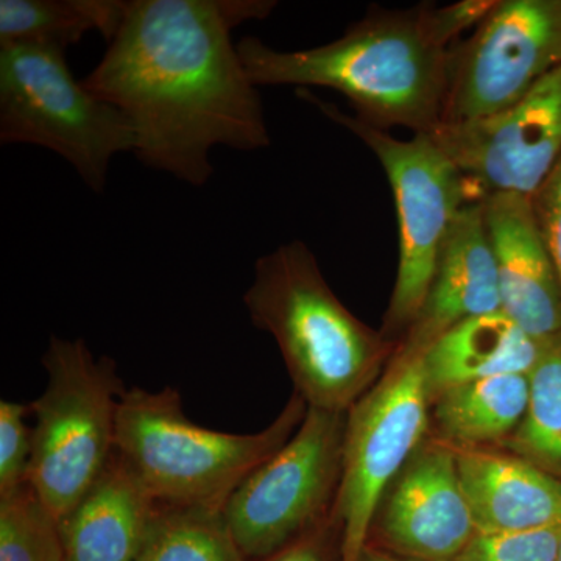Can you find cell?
<instances>
[{"label": "cell", "instance_id": "cell-24", "mask_svg": "<svg viewBox=\"0 0 561 561\" xmlns=\"http://www.w3.org/2000/svg\"><path fill=\"white\" fill-rule=\"evenodd\" d=\"M31 405L0 401V496L28 483L32 461Z\"/></svg>", "mask_w": 561, "mask_h": 561}, {"label": "cell", "instance_id": "cell-14", "mask_svg": "<svg viewBox=\"0 0 561 561\" xmlns=\"http://www.w3.org/2000/svg\"><path fill=\"white\" fill-rule=\"evenodd\" d=\"M482 201L468 203L457 214L426 300L398 345L424 353L461 321L502 311L496 260Z\"/></svg>", "mask_w": 561, "mask_h": 561}, {"label": "cell", "instance_id": "cell-6", "mask_svg": "<svg viewBox=\"0 0 561 561\" xmlns=\"http://www.w3.org/2000/svg\"><path fill=\"white\" fill-rule=\"evenodd\" d=\"M300 94L364 140L389 176L400 224V265L382 334L400 343L426 300L457 214L468 203L482 201L483 195L430 135L393 138L311 92Z\"/></svg>", "mask_w": 561, "mask_h": 561}, {"label": "cell", "instance_id": "cell-19", "mask_svg": "<svg viewBox=\"0 0 561 561\" xmlns=\"http://www.w3.org/2000/svg\"><path fill=\"white\" fill-rule=\"evenodd\" d=\"M124 0H0V46L65 51L88 33L111 39L119 31Z\"/></svg>", "mask_w": 561, "mask_h": 561}, {"label": "cell", "instance_id": "cell-5", "mask_svg": "<svg viewBox=\"0 0 561 561\" xmlns=\"http://www.w3.org/2000/svg\"><path fill=\"white\" fill-rule=\"evenodd\" d=\"M46 389L31 404L28 485L60 522L116 453L124 382L117 364L83 339L51 335L43 356Z\"/></svg>", "mask_w": 561, "mask_h": 561}, {"label": "cell", "instance_id": "cell-2", "mask_svg": "<svg viewBox=\"0 0 561 561\" xmlns=\"http://www.w3.org/2000/svg\"><path fill=\"white\" fill-rule=\"evenodd\" d=\"M493 5L465 0L443 9L376 10L324 46L284 51L247 36L238 50L256 87L328 88L373 127L431 135L442 125L453 43Z\"/></svg>", "mask_w": 561, "mask_h": 561}, {"label": "cell", "instance_id": "cell-20", "mask_svg": "<svg viewBox=\"0 0 561 561\" xmlns=\"http://www.w3.org/2000/svg\"><path fill=\"white\" fill-rule=\"evenodd\" d=\"M561 481V337L541 345L529 373V405L500 446Z\"/></svg>", "mask_w": 561, "mask_h": 561}, {"label": "cell", "instance_id": "cell-26", "mask_svg": "<svg viewBox=\"0 0 561 561\" xmlns=\"http://www.w3.org/2000/svg\"><path fill=\"white\" fill-rule=\"evenodd\" d=\"M334 545H341V531L331 516L297 541L261 561H332Z\"/></svg>", "mask_w": 561, "mask_h": 561}, {"label": "cell", "instance_id": "cell-21", "mask_svg": "<svg viewBox=\"0 0 561 561\" xmlns=\"http://www.w3.org/2000/svg\"><path fill=\"white\" fill-rule=\"evenodd\" d=\"M136 561H249L221 511L160 505Z\"/></svg>", "mask_w": 561, "mask_h": 561}, {"label": "cell", "instance_id": "cell-25", "mask_svg": "<svg viewBox=\"0 0 561 561\" xmlns=\"http://www.w3.org/2000/svg\"><path fill=\"white\" fill-rule=\"evenodd\" d=\"M531 205L561 286V158L540 190L531 195Z\"/></svg>", "mask_w": 561, "mask_h": 561}, {"label": "cell", "instance_id": "cell-8", "mask_svg": "<svg viewBox=\"0 0 561 561\" xmlns=\"http://www.w3.org/2000/svg\"><path fill=\"white\" fill-rule=\"evenodd\" d=\"M430 430L423 351L398 345L379 381L346 412L341 485L331 513L341 531V561H360L383 494Z\"/></svg>", "mask_w": 561, "mask_h": 561}, {"label": "cell", "instance_id": "cell-12", "mask_svg": "<svg viewBox=\"0 0 561 561\" xmlns=\"http://www.w3.org/2000/svg\"><path fill=\"white\" fill-rule=\"evenodd\" d=\"M476 531L456 454L430 435L383 494L370 538L412 560L448 561Z\"/></svg>", "mask_w": 561, "mask_h": 561}, {"label": "cell", "instance_id": "cell-10", "mask_svg": "<svg viewBox=\"0 0 561 561\" xmlns=\"http://www.w3.org/2000/svg\"><path fill=\"white\" fill-rule=\"evenodd\" d=\"M561 66V0H500L451 51L442 125L493 116Z\"/></svg>", "mask_w": 561, "mask_h": 561}, {"label": "cell", "instance_id": "cell-28", "mask_svg": "<svg viewBox=\"0 0 561 561\" xmlns=\"http://www.w3.org/2000/svg\"><path fill=\"white\" fill-rule=\"evenodd\" d=\"M557 561H561V541H560L559 559H557Z\"/></svg>", "mask_w": 561, "mask_h": 561}, {"label": "cell", "instance_id": "cell-18", "mask_svg": "<svg viewBox=\"0 0 561 561\" xmlns=\"http://www.w3.org/2000/svg\"><path fill=\"white\" fill-rule=\"evenodd\" d=\"M527 405V375L461 383L431 402V435L451 448H500L522 423Z\"/></svg>", "mask_w": 561, "mask_h": 561}, {"label": "cell", "instance_id": "cell-23", "mask_svg": "<svg viewBox=\"0 0 561 561\" xmlns=\"http://www.w3.org/2000/svg\"><path fill=\"white\" fill-rule=\"evenodd\" d=\"M561 526L527 531H476L474 537L448 561H557Z\"/></svg>", "mask_w": 561, "mask_h": 561}, {"label": "cell", "instance_id": "cell-3", "mask_svg": "<svg viewBox=\"0 0 561 561\" xmlns=\"http://www.w3.org/2000/svg\"><path fill=\"white\" fill-rule=\"evenodd\" d=\"M251 323L275 339L308 408L346 413L381 378L398 343L357 319L306 243H283L254 264L243 294Z\"/></svg>", "mask_w": 561, "mask_h": 561}, {"label": "cell", "instance_id": "cell-4", "mask_svg": "<svg viewBox=\"0 0 561 561\" xmlns=\"http://www.w3.org/2000/svg\"><path fill=\"white\" fill-rule=\"evenodd\" d=\"M306 413L308 404L291 393L264 431L230 434L192 421L173 387H133L122 397L116 453L158 504L224 511L232 491L290 440Z\"/></svg>", "mask_w": 561, "mask_h": 561}, {"label": "cell", "instance_id": "cell-17", "mask_svg": "<svg viewBox=\"0 0 561 561\" xmlns=\"http://www.w3.org/2000/svg\"><path fill=\"white\" fill-rule=\"evenodd\" d=\"M541 345L504 311L461 321L423 353L431 402L442 391L504 375L534 370Z\"/></svg>", "mask_w": 561, "mask_h": 561}, {"label": "cell", "instance_id": "cell-9", "mask_svg": "<svg viewBox=\"0 0 561 561\" xmlns=\"http://www.w3.org/2000/svg\"><path fill=\"white\" fill-rule=\"evenodd\" d=\"M346 413L308 408L290 440L247 476L225 522L247 560H264L331 518L342 478Z\"/></svg>", "mask_w": 561, "mask_h": 561}, {"label": "cell", "instance_id": "cell-1", "mask_svg": "<svg viewBox=\"0 0 561 561\" xmlns=\"http://www.w3.org/2000/svg\"><path fill=\"white\" fill-rule=\"evenodd\" d=\"M272 0H128L119 31L83 80L130 122L133 153L191 186L208 183L210 151L271 146L256 84L231 33L265 20Z\"/></svg>", "mask_w": 561, "mask_h": 561}, {"label": "cell", "instance_id": "cell-27", "mask_svg": "<svg viewBox=\"0 0 561 561\" xmlns=\"http://www.w3.org/2000/svg\"><path fill=\"white\" fill-rule=\"evenodd\" d=\"M360 561H404L394 557V553H390L387 551H381L379 548H375V546L368 545L365 548V551L362 552Z\"/></svg>", "mask_w": 561, "mask_h": 561}, {"label": "cell", "instance_id": "cell-7", "mask_svg": "<svg viewBox=\"0 0 561 561\" xmlns=\"http://www.w3.org/2000/svg\"><path fill=\"white\" fill-rule=\"evenodd\" d=\"M0 142L54 151L102 192L111 161L135 151L136 136L117 106L73 77L65 51L0 46Z\"/></svg>", "mask_w": 561, "mask_h": 561}, {"label": "cell", "instance_id": "cell-16", "mask_svg": "<svg viewBox=\"0 0 561 561\" xmlns=\"http://www.w3.org/2000/svg\"><path fill=\"white\" fill-rule=\"evenodd\" d=\"M160 504L114 453L58 522L66 561H136Z\"/></svg>", "mask_w": 561, "mask_h": 561}, {"label": "cell", "instance_id": "cell-15", "mask_svg": "<svg viewBox=\"0 0 561 561\" xmlns=\"http://www.w3.org/2000/svg\"><path fill=\"white\" fill-rule=\"evenodd\" d=\"M476 530L561 526V481L501 448H453Z\"/></svg>", "mask_w": 561, "mask_h": 561}, {"label": "cell", "instance_id": "cell-11", "mask_svg": "<svg viewBox=\"0 0 561 561\" xmlns=\"http://www.w3.org/2000/svg\"><path fill=\"white\" fill-rule=\"evenodd\" d=\"M430 136L483 197L531 198L561 158V66L511 108Z\"/></svg>", "mask_w": 561, "mask_h": 561}, {"label": "cell", "instance_id": "cell-22", "mask_svg": "<svg viewBox=\"0 0 561 561\" xmlns=\"http://www.w3.org/2000/svg\"><path fill=\"white\" fill-rule=\"evenodd\" d=\"M0 561H66L58 519L28 483L0 496Z\"/></svg>", "mask_w": 561, "mask_h": 561}, {"label": "cell", "instance_id": "cell-13", "mask_svg": "<svg viewBox=\"0 0 561 561\" xmlns=\"http://www.w3.org/2000/svg\"><path fill=\"white\" fill-rule=\"evenodd\" d=\"M483 217L496 260L502 311L540 345L561 337V286L530 197L490 194Z\"/></svg>", "mask_w": 561, "mask_h": 561}]
</instances>
